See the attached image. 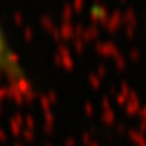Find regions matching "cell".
<instances>
[{"mask_svg": "<svg viewBox=\"0 0 146 146\" xmlns=\"http://www.w3.org/2000/svg\"><path fill=\"white\" fill-rule=\"evenodd\" d=\"M0 69H3L9 73L17 72V67L14 64V60L11 57V52L8 49V45H6V40H5V36H3L2 30H0Z\"/></svg>", "mask_w": 146, "mask_h": 146, "instance_id": "obj_1", "label": "cell"}]
</instances>
